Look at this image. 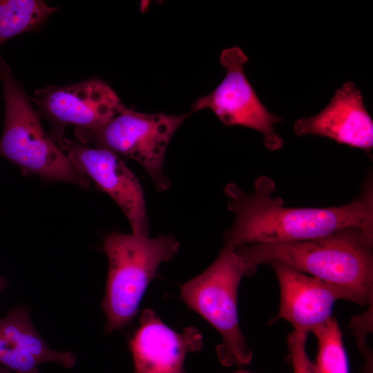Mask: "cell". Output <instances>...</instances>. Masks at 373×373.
Listing matches in <instances>:
<instances>
[{
    "instance_id": "13",
    "label": "cell",
    "mask_w": 373,
    "mask_h": 373,
    "mask_svg": "<svg viewBox=\"0 0 373 373\" xmlns=\"http://www.w3.org/2000/svg\"><path fill=\"white\" fill-rule=\"evenodd\" d=\"M75 365V355L50 348L32 324L29 312L18 306L0 319V365L13 373H39L43 363Z\"/></svg>"
},
{
    "instance_id": "9",
    "label": "cell",
    "mask_w": 373,
    "mask_h": 373,
    "mask_svg": "<svg viewBox=\"0 0 373 373\" xmlns=\"http://www.w3.org/2000/svg\"><path fill=\"white\" fill-rule=\"evenodd\" d=\"M59 147L75 169L108 194L128 219L132 233L148 236L149 222L141 185L117 154L61 137Z\"/></svg>"
},
{
    "instance_id": "5",
    "label": "cell",
    "mask_w": 373,
    "mask_h": 373,
    "mask_svg": "<svg viewBox=\"0 0 373 373\" xmlns=\"http://www.w3.org/2000/svg\"><path fill=\"white\" fill-rule=\"evenodd\" d=\"M244 276L247 271L235 248L224 246L208 268L180 287V298L220 334L216 354L226 367L247 365L252 358L238 318V289Z\"/></svg>"
},
{
    "instance_id": "6",
    "label": "cell",
    "mask_w": 373,
    "mask_h": 373,
    "mask_svg": "<svg viewBox=\"0 0 373 373\" xmlns=\"http://www.w3.org/2000/svg\"><path fill=\"white\" fill-rule=\"evenodd\" d=\"M192 114H147L126 108L105 125L75 128L79 142L108 150L138 162L151 177L157 191L171 186L164 171L169 143L178 127Z\"/></svg>"
},
{
    "instance_id": "8",
    "label": "cell",
    "mask_w": 373,
    "mask_h": 373,
    "mask_svg": "<svg viewBox=\"0 0 373 373\" xmlns=\"http://www.w3.org/2000/svg\"><path fill=\"white\" fill-rule=\"evenodd\" d=\"M39 115L50 123L57 142L68 126L90 129L102 126L126 107L105 82L90 79L64 86H47L35 91Z\"/></svg>"
},
{
    "instance_id": "18",
    "label": "cell",
    "mask_w": 373,
    "mask_h": 373,
    "mask_svg": "<svg viewBox=\"0 0 373 373\" xmlns=\"http://www.w3.org/2000/svg\"><path fill=\"white\" fill-rule=\"evenodd\" d=\"M0 373H12V372L7 368L0 365Z\"/></svg>"
},
{
    "instance_id": "19",
    "label": "cell",
    "mask_w": 373,
    "mask_h": 373,
    "mask_svg": "<svg viewBox=\"0 0 373 373\" xmlns=\"http://www.w3.org/2000/svg\"><path fill=\"white\" fill-rule=\"evenodd\" d=\"M233 373H251V372L244 370H239Z\"/></svg>"
},
{
    "instance_id": "11",
    "label": "cell",
    "mask_w": 373,
    "mask_h": 373,
    "mask_svg": "<svg viewBox=\"0 0 373 373\" xmlns=\"http://www.w3.org/2000/svg\"><path fill=\"white\" fill-rule=\"evenodd\" d=\"M200 331L188 327L178 333L150 309H143L140 325L129 341L135 373H185L188 353L202 348Z\"/></svg>"
},
{
    "instance_id": "16",
    "label": "cell",
    "mask_w": 373,
    "mask_h": 373,
    "mask_svg": "<svg viewBox=\"0 0 373 373\" xmlns=\"http://www.w3.org/2000/svg\"><path fill=\"white\" fill-rule=\"evenodd\" d=\"M308 333L293 330L287 336V347L294 373H319L306 351Z\"/></svg>"
},
{
    "instance_id": "14",
    "label": "cell",
    "mask_w": 373,
    "mask_h": 373,
    "mask_svg": "<svg viewBox=\"0 0 373 373\" xmlns=\"http://www.w3.org/2000/svg\"><path fill=\"white\" fill-rule=\"evenodd\" d=\"M57 9L41 0H0V48L12 37L40 28Z\"/></svg>"
},
{
    "instance_id": "17",
    "label": "cell",
    "mask_w": 373,
    "mask_h": 373,
    "mask_svg": "<svg viewBox=\"0 0 373 373\" xmlns=\"http://www.w3.org/2000/svg\"><path fill=\"white\" fill-rule=\"evenodd\" d=\"M6 285V280L3 278L0 277V291L2 290Z\"/></svg>"
},
{
    "instance_id": "15",
    "label": "cell",
    "mask_w": 373,
    "mask_h": 373,
    "mask_svg": "<svg viewBox=\"0 0 373 373\" xmlns=\"http://www.w3.org/2000/svg\"><path fill=\"white\" fill-rule=\"evenodd\" d=\"M318 344L316 363L319 373H350L342 333L336 318L330 317L313 329Z\"/></svg>"
},
{
    "instance_id": "12",
    "label": "cell",
    "mask_w": 373,
    "mask_h": 373,
    "mask_svg": "<svg viewBox=\"0 0 373 373\" xmlns=\"http://www.w3.org/2000/svg\"><path fill=\"white\" fill-rule=\"evenodd\" d=\"M293 130L298 136L327 137L367 153L373 147V121L359 89L350 82L336 90L320 113L296 119Z\"/></svg>"
},
{
    "instance_id": "10",
    "label": "cell",
    "mask_w": 373,
    "mask_h": 373,
    "mask_svg": "<svg viewBox=\"0 0 373 373\" xmlns=\"http://www.w3.org/2000/svg\"><path fill=\"white\" fill-rule=\"evenodd\" d=\"M270 265L280 289L278 316L288 321L294 330L307 333L332 317L338 300L358 305L350 291L318 278L298 271L277 261Z\"/></svg>"
},
{
    "instance_id": "1",
    "label": "cell",
    "mask_w": 373,
    "mask_h": 373,
    "mask_svg": "<svg viewBox=\"0 0 373 373\" xmlns=\"http://www.w3.org/2000/svg\"><path fill=\"white\" fill-rule=\"evenodd\" d=\"M274 182L262 175L247 193L236 184L224 193L227 209L234 215L231 227L223 234L224 246L294 242L322 238L348 227L373 231L372 186L350 203L327 208H293L274 198Z\"/></svg>"
},
{
    "instance_id": "4",
    "label": "cell",
    "mask_w": 373,
    "mask_h": 373,
    "mask_svg": "<svg viewBox=\"0 0 373 373\" xmlns=\"http://www.w3.org/2000/svg\"><path fill=\"white\" fill-rule=\"evenodd\" d=\"M103 247L108 269L102 308L109 333L130 323L160 265L175 256L179 242L171 236L113 232L104 238Z\"/></svg>"
},
{
    "instance_id": "3",
    "label": "cell",
    "mask_w": 373,
    "mask_h": 373,
    "mask_svg": "<svg viewBox=\"0 0 373 373\" xmlns=\"http://www.w3.org/2000/svg\"><path fill=\"white\" fill-rule=\"evenodd\" d=\"M0 81L5 102L0 157L17 165L23 174L88 188V178L75 169L46 133L28 96L1 57Z\"/></svg>"
},
{
    "instance_id": "2",
    "label": "cell",
    "mask_w": 373,
    "mask_h": 373,
    "mask_svg": "<svg viewBox=\"0 0 373 373\" xmlns=\"http://www.w3.org/2000/svg\"><path fill=\"white\" fill-rule=\"evenodd\" d=\"M373 231L348 227L316 239L283 243L240 245L235 251L247 276L260 265L281 262L352 292L358 305H372Z\"/></svg>"
},
{
    "instance_id": "7",
    "label": "cell",
    "mask_w": 373,
    "mask_h": 373,
    "mask_svg": "<svg viewBox=\"0 0 373 373\" xmlns=\"http://www.w3.org/2000/svg\"><path fill=\"white\" fill-rule=\"evenodd\" d=\"M247 61L239 47L222 50L220 63L226 70L225 77L211 93L192 104L191 112L209 108L224 125L254 129L262 135L265 146L274 151L283 146L273 127L282 119L269 113L258 99L244 72Z\"/></svg>"
}]
</instances>
